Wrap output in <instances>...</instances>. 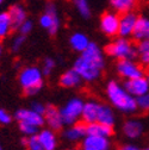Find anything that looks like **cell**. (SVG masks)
Listing matches in <instances>:
<instances>
[{
  "label": "cell",
  "instance_id": "obj_32",
  "mask_svg": "<svg viewBox=\"0 0 149 150\" xmlns=\"http://www.w3.org/2000/svg\"><path fill=\"white\" fill-rule=\"evenodd\" d=\"M24 42H25V37L23 35L16 37V38L13 40V42H12V50L13 51H18L22 48V45L24 44Z\"/></svg>",
  "mask_w": 149,
  "mask_h": 150
},
{
  "label": "cell",
  "instance_id": "obj_37",
  "mask_svg": "<svg viewBox=\"0 0 149 150\" xmlns=\"http://www.w3.org/2000/svg\"><path fill=\"white\" fill-rule=\"evenodd\" d=\"M1 55H3V47L0 45V57H1Z\"/></svg>",
  "mask_w": 149,
  "mask_h": 150
},
{
  "label": "cell",
  "instance_id": "obj_21",
  "mask_svg": "<svg viewBox=\"0 0 149 150\" xmlns=\"http://www.w3.org/2000/svg\"><path fill=\"white\" fill-rule=\"evenodd\" d=\"M81 76L78 74V71L75 69H70V70H67L65 71L61 78H60V83L63 86V87H75L80 83L81 81Z\"/></svg>",
  "mask_w": 149,
  "mask_h": 150
},
{
  "label": "cell",
  "instance_id": "obj_22",
  "mask_svg": "<svg viewBox=\"0 0 149 150\" xmlns=\"http://www.w3.org/2000/svg\"><path fill=\"white\" fill-rule=\"evenodd\" d=\"M11 21H12V25L13 28H19L25 21H26V12L25 10L19 6V5H14L11 7L10 12H9Z\"/></svg>",
  "mask_w": 149,
  "mask_h": 150
},
{
  "label": "cell",
  "instance_id": "obj_18",
  "mask_svg": "<svg viewBox=\"0 0 149 150\" xmlns=\"http://www.w3.org/2000/svg\"><path fill=\"white\" fill-rule=\"evenodd\" d=\"M133 37L136 41L149 40V18L148 17H138L136 26L133 32Z\"/></svg>",
  "mask_w": 149,
  "mask_h": 150
},
{
  "label": "cell",
  "instance_id": "obj_7",
  "mask_svg": "<svg viewBox=\"0 0 149 150\" xmlns=\"http://www.w3.org/2000/svg\"><path fill=\"white\" fill-rule=\"evenodd\" d=\"M40 24L42 28L48 30V32L50 35H55L59 31L60 19H59L57 13H56V8H55V6L53 4H49L47 6L45 12L42 14L41 19H40Z\"/></svg>",
  "mask_w": 149,
  "mask_h": 150
},
{
  "label": "cell",
  "instance_id": "obj_29",
  "mask_svg": "<svg viewBox=\"0 0 149 150\" xmlns=\"http://www.w3.org/2000/svg\"><path fill=\"white\" fill-rule=\"evenodd\" d=\"M19 129L21 131L26 135L28 137L29 136H35L38 134V127L35 126V125H31V124H26V123H19Z\"/></svg>",
  "mask_w": 149,
  "mask_h": 150
},
{
  "label": "cell",
  "instance_id": "obj_16",
  "mask_svg": "<svg viewBox=\"0 0 149 150\" xmlns=\"http://www.w3.org/2000/svg\"><path fill=\"white\" fill-rule=\"evenodd\" d=\"M123 132L128 138L136 139L143 132V124L137 119H129L123 125Z\"/></svg>",
  "mask_w": 149,
  "mask_h": 150
},
{
  "label": "cell",
  "instance_id": "obj_4",
  "mask_svg": "<svg viewBox=\"0 0 149 150\" xmlns=\"http://www.w3.org/2000/svg\"><path fill=\"white\" fill-rule=\"evenodd\" d=\"M106 54L118 60H134L136 57V47L128 38L121 37L107 44Z\"/></svg>",
  "mask_w": 149,
  "mask_h": 150
},
{
  "label": "cell",
  "instance_id": "obj_1",
  "mask_svg": "<svg viewBox=\"0 0 149 150\" xmlns=\"http://www.w3.org/2000/svg\"><path fill=\"white\" fill-rule=\"evenodd\" d=\"M104 67L105 61L103 51L94 43H89L74 63V69L78 71L82 80L88 82L97 80L101 75Z\"/></svg>",
  "mask_w": 149,
  "mask_h": 150
},
{
  "label": "cell",
  "instance_id": "obj_5",
  "mask_svg": "<svg viewBox=\"0 0 149 150\" xmlns=\"http://www.w3.org/2000/svg\"><path fill=\"white\" fill-rule=\"evenodd\" d=\"M84 104L85 103L79 98H74V99L69 100L63 106V108L60 111L63 124L73 125V124L78 123V120L81 118V115H82Z\"/></svg>",
  "mask_w": 149,
  "mask_h": 150
},
{
  "label": "cell",
  "instance_id": "obj_33",
  "mask_svg": "<svg viewBox=\"0 0 149 150\" xmlns=\"http://www.w3.org/2000/svg\"><path fill=\"white\" fill-rule=\"evenodd\" d=\"M19 32H21V35H23V36H25V35H28L31 30H32V22L31 21H29V19H26L19 28Z\"/></svg>",
  "mask_w": 149,
  "mask_h": 150
},
{
  "label": "cell",
  "instance_id": "obj_19",
  "mask_svg": "<svg viewBox=\"0 0 149 150\" xmlns=\"http://www.w3.org/2000/svg\"><path fill=\"white\" fill-rule=\"evenodd\" d=\"M40 143L43 146V150H55L57 145V139L53 130H42L37 135Z\"/></svg>",
  "mask_w": 149,
  "mask_h": 150
},
{
  "label": "cell",
  "instance_id": "obj_26",
  "mask_svg": "<svg viewBox=\"0 0 149 150\" xmlns=\"http://www.w3.org/2000/svg\"><path fill=\"white\" fill-rule=\"evenodd\" d=\"M12 21L9 12H0V40H4L12 30Z\"/></svg>",
  "mask_w": 149,
  "mask_h": 150
},
{
  "label": "cell",
  "instance_id": "obj_8",
  "mask_svg": "<svg viewBox=\"0 0 149 150\" xmlns=\"http://www.w3.org/2000/svg\"><path fill=\"white\" fill-rule=\"evenodd\" d=\"M124 88L131 94L133 97L137 98L149 92V80L147 76H140L136 79L126 80L124 83Z\"/></svg>",
  "mask_w": 149,
  "mask_h": 150
},
{
  "label": "cell",
  "instance_id": "obj_9",
  "mask_svg": "<svg viewBox=\"0 0 149 150\" xmlns=\"http://www.w3.org/2000/svg\"><path fill=\"white\" fill-rule=\"evenodd\" d=\"M100 29L107 36L118 35L119 29V16L114 12H106L100 18Z\"/></svg>",
  "mask_w": 149,
  "mask_h": 150
},
{
  "label": "cell",
  "instance_id": "obj_25",
  "mask_svg": "<svg viewBox=\"0 0 149 150\" xmlns=\"http://www.w3.org/2000/svg\"><path fill=\"white\" fill-rule=\"evenodd\" d=\"M137 0H110V4L112 8L119 13H126L131 12V10L135 7Z\"/></svg>",
  "mask_w": 149,
  "mask_h": 150
},
{
  "label": "cell",
  "instance_id": "obj_40",
  "mask_svg": "<svg viewBox=\"0 0 149 150\" xmlns=\"http://www.w3.org/2000/svg\"><path fill=\"white\" fill-rule=\"evenodd\" d=\"M143 150H149V146H148V148H145V149H143Z\"/></svg>",
  "mask_w": 149,
  "mask_h": 150
},
{
  "label": "cell",
  "instance_id": "obj_17",
  "mask_svg": "<svg viewBox=\"0 0 149 150\" xmlns=\"http://www.w3.org/2000/svg\"><path fill=\"white\" fill-rule=\"evenodd\" d=\"M86 134L92 135V136H98V137H105L109 138L111 135L114 134V129L112 126H109L101 123H92L86 125Z\"/></svg>",
  "mask_w": 149,
  "mask_h": 150
},
{
  "label": "cell",
  "instance_id": "obj_27",
  "mask_svg": "<svg viewBox=\"0 0 149 150\" xmlns=\"http://www.w3.org/2000/svg\"><path fill=\"white\" fill-rule=\"evenodd\" d=\"M73 4L84 18H88L91 16V6L88 0H73Z\"/></svg>",
  "mask_w": 149,
  "mask_h": 150
},
{
  "label": "cell",
  "instance_id": "obj_11",
  "mask_svg": "<svg viewBox=\"0 0 149 150\" xmlns=\"http://www.w3.org/2000/svg\"><path fill=\"white\" fill-rule=\"evenodd\" d=\"M16 119L19 123H26V124H31L35 125L37 127H40L44 124V117L43 115H40L35 112L32 108L28 110V108H22L19 111L16 112Z\"/></svg>",
  "mask_w": 149,
  "mask_h": 150
},
{
  "label": "cell",
  "instance_id": "obj_14",
  "mask_svg": "<svg viewBox=\"0 0 149 150\" xmlns=\"http://www.w3.org/2000/svg\"><path fill=\"white\" fill-rule=\"evenodd\" d=\"M86 124L84 123H75L70 125L69 129H67L65 131V138L70 141V142H78V141H82L86 136Z\"/></svg>",
  "mask_w": 149,
  "mask_h": 150
},
{
  "label": "cell",
  "instance_id": "obj_20",
  "mask_svg": "<svg viewBox=\"0 0 149 150\" xmlns=\"http://www.w3.org/2000/svg\"><path fill=\"white\" fill-rule=\"evenodd\" d=\"M98 123L109 125V126H112L115 124V115H114V111L110 106L100 104L99 105V111H98V118H97Z\"/></svg>",
  "mask_w": 149,
  "mask_h": 150
},
{
  "label": "cell",
  "instance_id": "obj_28",
  "mask_svg": "<svg viewBox=\"0 0 149 150\" xmlns=\"http://www.w3.org/2000/svg\"><path fill=\"white\" fill-rule=\"evenodd\" d=\"M24 144H25V146H26L28 150H43V146L40 143L37 135L29 136L26 139H24Z\"/></svg>",
  "mask_w": 149,
  "mask_h": 150
},
{
  "label": "cell",
  "instance_id": "obj_23",
  "mask_svg": "<svg viewBox=\"0 0 149 150\" xmlns=\"http://www.w3.org/2000/svg\"><path fill=\"white\" fill-rule=\"evenodd\" d=\"M70 45L74 50H77V51H80L82 52L88 45H89V41L87 38V36L81 33V32H75V33H73L72 37H70Z\"/></svg>",
  "mask_w": 149,
  "mask_h": 150
},
{
  "label": "cell",
  "instance_id": "obj_42",
  "mask_svg": "<svg viewBox=\"0 0 149 150\" xmlns=\"http://www.w3.org/2000/svg\"><path fill=\"white\" fill-rule=\"evenodd\" d=\"M0 150H3V148H1V146H0Z\"/></svg>",
  "mask_w": 149,
  "mask_h": 150
},
{
  "label": "cell",
  "instance_id": "obj_13",
  "mask_svg": "<svg viewBox=\"0 0 149 150\" xmlns=\"http://www.w3.org/2000/svg\"><path fill=\"white\" fill-rule=\"evenodd\" d=\"M43 117H44V122H47L50 130H56L57 131V130L62 129L63 120H62V117H61V112L57 111L56 107L47 106Z\"/></svg>",
  "mask_w": 149,
  "mask_h": 150
},
{
  "label": "cell",
  "instance_id": "obj_24",
  "mask_svg": "<svg viewBox=\"0 0 149 150\" xmlns=\"http://www.w3.org/2000/svg\"><path fill=\"white\" fill-rule=\"evenodd\" d=\"M136 57H138L142 64L149 67V40L138 42L136 45Z\"/></svg>",
  "mask_w": 149,
  "mask_h": 150
},
{
  "label": "cell",
  "instance_id": "obj_38",
  "mask_svg": "<svg viewBox=\"0 0 149 150\" xmlns=\"http://www.w3.org/2000/svg\"><path fill=\"white\" fill-rule=\"evenodd\" d=\"M67 150H81V149H67Z\"/></svg>",
  "mask_w": 149,
  "mask_h": 150
},
{
  "label": "cell",
  "instance_id": "obj_12",
  "mask_svg": "<svg viewBox=\"0 0 149 150\" xmlns=\"http://www.w3.org/2000/svg\"><path fill=\"white\" fill-rule=\"evenodd\" d=\"M111 144L109 138L86 135L81 142V150H110Z\"/></svg>",
  "mask_w": 149,
  "mask_h": 150
},
{
  "label": "cell",
  "instance_id": "obj_41",
  "mask_svg": "<svg viewBox=\"0 0 149 150\" xmlns=\"http://www.w3.org/2000/svg\"><path fill=\"white\" fill-rule=\"evenodd\" d=\"M148 68H149V67H148ZM148 80H149V73H148Z\"/></svg>",
  "mask_w": 149,
  "mask_h": 150
},
{
  "label": "cell",
  "instance_id": "obj_10",
  "mask_svg": "<svg viewBox=\"0 0 149 150\" xmlns=\"http://www.w3.org/2000/svg\"><path fill=\"white\" fill-rule=\"evenodd\" d=\"M138 17L134 13V12H126L123 13L119 17V29H118V35L121 37H126L129 36H133L134 29L136 26Z\"/></svg>",
  "mask_w": 149,
  "mask_h": 150
},
{
  "label": "cell",
  "instance_id": "obj_30",
  "mask_svg": "<svg viewBox=\"0 0 149 150\" xmlns=\"http://www.w3.org/2000/svg\"><path fill=\"white\" fill-rule=\"evenodd\" d=\"M136 103H137V108L142 111H149V92L143 96L137 97Z\"/></svg>",
  "mask_w": 149,
  "mask_h": 150
},
{
  "label": "cell",
  "instance_id": "obj_36",
  "mask_svg": "<svg viewBox=\"0 0 149 150\" xmlns=\"http://www.w3.org/2000/svg\"><path fill=\"white\" fill-rule=\"evenodd\" d=\"M118 150H142V149H140V148H137L135 145H131V144H126V145L121 146Z\"/></svg>",
  "mask_w": 149,
  "mask_h": 150
},
{
  "label": "cell",
  "instance_id": "obj_35",
  "mask_svg": "<svg viewBox=\"0 0 149 150\" xmlns=\"http://www.w3.org/2000/svg\"><path fill=\"white\" fill-rule=\"evenodd\" d=\"M31 108L35 112H37V113H40V115H44V112H45V106L40 104V103H33Z\"/></svg>",
  "mask_w": 149,
  "mask_h": 150
},
{
  "label": "cell",
  "instance_id": "obj_34",
  "mask_svg": "<svg viewBox=\"0 0 149 150\" xmlns=\"http://www.w3.org/2000/svg\"><path fill=\"white\" fill-rule=\"evenodd\" d=\"M11 120H12V118H11L9 112L5 110H0V123L6 125V124H10Z\"/></svg>",
  "mask_w": 149,
  "mask_h": 150
},
{
  "label": "cell",
  "instance_id": "obj_15",
  "mask_svg": "<svg viewBox=\"0 0 149 150\" xmlns=\"http://www.w3.org/2000/svg\"><path fill=\"white\" fill-rule=\"evenodd\" d=\"M99 103L97 101H87L84 104V108H82V115L81 118L84 120V123L86 124H92L96 123L97 118H98V111H99Z\"/></svg>",
  "mask_w": 149,
  "mask_h": 150
},
{
  "label": "cell",
  "instance_id": "obj_6",
  "mask_svg": "<svg viewBox=\"0 0 149 150\" xmlns=\"http://www.w3.org/2000/svg\"><path fill=\"white\" fill-rule=\"evenodd\" d=\"M117 71L125 80L136 79L144 75V70L141 64H138L134 60H119V62L117 63Z\"/></svg>",
  "mask_w": 149,
  "mask_h": 150
},
{
  "label": "cell",
  "instance_id": "obj_3",
  "mask_svg": "<svg viewBox=\"0 0 149 150\" xmlns=\"http://www.w3.org/2000/svg\"><path fill=\"white\" fill-rule=\"evenodd\" d=\"M19 83L26 94H35L43 85V73L37 67H25L19 73Z\"/></svg>",
  "mask_w": 149,
  "mask_h": 150
},
{
  "label": "cell",
  "instance_id": "obj_39",
  "mask_svg": "<svg viewBox=\"0 0 149 150\" xmlns=\"http://www.w3.org/2000/svg\"><path fill=\"white\" fill-rule=\"evenodd\" d=\"M3 3H4V0H0V5H1Z\"/></svg>",
  "mask_w": 149,
  "mask_h": 150
},
{
  "label": "cell",
  "instance_id": "obj_31",
  "mask_svg": "<svg viewBox=\"0 0 149 150\" xmlns=\"http://www.w3.org/2000/svg\"><path fill=\"white\" fill-rule=\"evenodd\" d=\"M54 67H55V61L53 60V59H45L44 60V63H43V74H45V75H49L51 71H53V69H54Z\"/></svg>",
  "mask_w": 149,
  "mask_h": 150
},
{
  "label": "cell",
  "instance_id": "obj_2",
  "mask_svg": "<svg viewBox=\"0 0 149 150\" xmlns=\"http://www.w3.org/2000/svg\"><path fill=\"white\" fill-rule=\"evenodd\" d=\"M106 96L117 110L125 112V113H133L137 110L136 98L117 81H110L106 86Z\"/></svg>",
  "mask_w": 149,
  "mask_h": 150
}]
</instances>
